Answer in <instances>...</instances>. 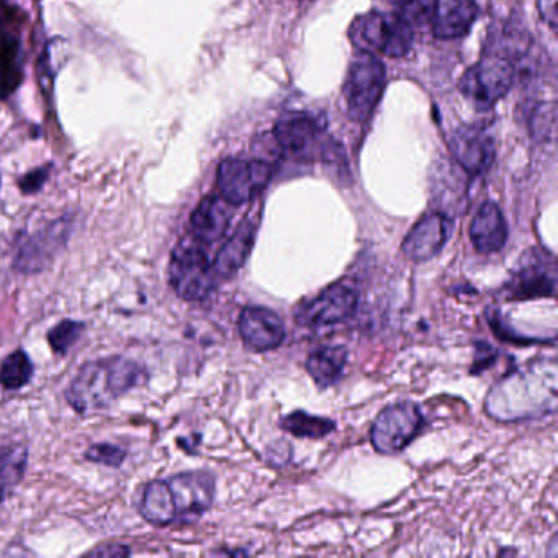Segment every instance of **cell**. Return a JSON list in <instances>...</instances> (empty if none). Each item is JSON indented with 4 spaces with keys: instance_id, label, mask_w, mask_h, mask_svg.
Returning a JSON list of instances; mask_svg holds the SVG:
<instances>
[{
    "instance_id": "cell-1",
    "label": "cell",
    "mask_w": 558,
    "mask_h": 558,
    "mask_svg": "<svg viewBox=\"0 0 558 558\" xmlns=\"http://www.w3.org/2000/svg\"><path fill=\"white\" fill-rule=\"evenodd\" d=\"M143 377L142 365L119 355L87 362L68 387V404L84 416L102 413L132 391Z\"/></svg>"
},
{
    "instance_id": "cell-2",
    "label": "cell",
    "mask_w": 558,
    "mask_h": 558,
    "mask_svg": "<svg viewBox=\"0 0 558 558\" xmlns=\"http://www.w3.org/2000/svg\"><path fill=\"white\" fill-rule=\"evenodd\" d=\"M169 283L181 299L201 302L208 299L217 289V274L214 260L208 257L205 244L192 234L179 241L169 263Z\"/></svg>"
},
{
    "instance_id": "cell-3",
    "label": "cell",
    "mask_w": 558,
    "mask_h": 558,
    "mask_svg": "<svg viewBox=\"0 0 558 558\" xmlns=\"http://www.w3.org/2000/svg\"><path fill=\"white\" fill-rule=\"evenodd\" d=\"M349 38L359 51L401 58L413 48V27L401 15L368 12L359 15L349 28Z\"/></svg>"
},
{
    "instance_id": "cell-4",
    "label": "cell",
    "mask_w": 558,
    "mask_h": 558,
    "mask_svg": "<svg viewBox=\"0 0 558 558\" xmlns=\"http://www.w3.org/2000/svg\"><path fill=\"white\" fill-rule=\"evenodd\" d=\"M274 142L280 151L295 161L336 158V146L326 136L325 125L306 112L280 117L274 129Z\"/></svg>"
},
{
    "instance_id": "cell-5",
    "label": "cell",
    "mask_w": 558,
    "mask_h": 558,
    "mask_svg": "<svg viewBox=\"0 0 558 558\" xmlns=\"http://www.w3.org/2000/svg\"><path fill=\"white\" fill-rule=\"evenodd\" d=\"M387 86V71L377 54L359 51L345 77V107L354 122L364 123L374 116Z\"/></svg>"
},
{
    "instance_id": "cell-6",
    "label": "cell",
    "mask_w": 558,
    "mask_h": 558,
    "mask_svg": "<svg viewBox=\"0 0 558 558\" xmlns=\"http://www.w3.org/2000/svg\"><path fill=\"white\" fill-rule=\"evenodd\" d=\"M515 68L506 54H485L460 77L459 89L478 109H492L511 90Z\"/></svg>"
},
{
    "instance_id": "cell-7",
    "label": "cell",
    "mask_w": 558,
    "mask_h": 558,
    "mask_svg": "<svg viewBox=\"0 0 558 558\" xmlns=\"http://www.w3.org/2000/svg\"><path fill=\"white\" fill-rule=\"evenodd\" d=\"M357 283L351 279H341L326 287L322 293L295 310V319L306 328L338 325L354 316L359 306Z\"/></svg>"
},
{
    "instance_id": "cell-8",
    "label": "cell",
    "mask_w": 558,
    "mask_h": 558,
    "mask_svg": "<svg viewBox=\"0 0 558 558\" xmlns=\"http://www.w3.org/2000/svg\"><path fill=\"white\" fill-rule=\"evenodd\" d=\"M270 179L272 166L263 159H225L218 166V192L233 207L256 198L267 187Z\"/></svg>"
},
{
    "instance_id": "cell-9",
    "label": "cell",
    "mask_w": 558,
    "mask_h": 558,
    "mask_svg": "<svg viewBox=\"0 0 558 558\" xmlns=\"http://www.w3.org/2000/svg\"><path fill=\"white\" fill-rule=\"evenodd\" d=\"M424 426L423 413L411 401L385 408L371 430L372 444L380 453H397L407 449Z\"/></svg>"
},
{
    "instance_id": "cell-10",
    "label": "cell",
    "mask_w": 558,
    "mask_h": 558,
    "mask_svg": "<svg viewBox=\"0 0 558 558\" xmlns=\"http://www.w3.org/2000/svg\"><path fill=\"white\" fill-rule=\"evenodd\" d=\"M557 293V266L547 251L532 250L525 254L511 280L505 286L508 300H534L555 296Z\"/></svg>"
},
{
    "instance_id": "cell-11",
    "label": "cell",
    "mask_w": 558,
    "mask_h": 558,
    "mask_svg": "<svg viewBox=\"0 0 558 558\" xmlns=\"http://www.w3.org/2000/svg\"><path fill=\"white\" fill-rule=\"evenodd\" d=\"M71 231H73V220L64 217L32 236H27L24 243L19 244L14 259L15 269L22 274L41 272L66 246Z\"/></svg>"
},
{
    "instance_id": "cell-12",
    "label": "cell",
    "mask_w": 558,
    "mask_h": 558,
    "mask_svg": "<svg viewBox=\"0 0 558 558\" xmlns=\"http://www.w3.org/2000/svg\"><path fill=\"white\" fill-rule=\"evenodd\" d=\"M449 149L457 165L472 175L485 174L495 161V138L480 125H463L450 136Z\"/></svg>"
},
{
    "instance_id": "cell-13",
    "label": "cell",
    "mask_w": 558,
    "mask_h": 558,
    "mask_svg": "<svg viewBox=\"0 0 558 558\" xmlns=\"http://www.w3.org/2000/svg\"><path fill=\"white\" fill-rule=\"evenodd\" d=\"M178 519L204 514L215 498V478L207 472H182L168 478Z\"/></svg>"
},
{
    "instance_id": "cell-14",
    "label": "cell",
    "mask_w": 558,
    "mask_h": 558,
    "mask_svg": "<svg viewBox=\"0 0 558 558\" xmlns=\"http://www.w3.org/2000/svg\"><path fill=\"white\" fill-rule=\"evenodd\" d=\"M452 227V220L440 211L424 215L404 238L401 251L414 263H426L442 251Z\"/></svg>"
},
{
    "instance_id": "cell-15",
    "label": "cell",
    "mask_w": 558,
    "mask_h": 558,
    "mask_svg": "<svg viewBox=\"0 0 558 558\" xmlns=\"http://www.w3.org/2000/svg\"><path fill=\"white\" fill-rule=\"evenodd\" d=\"M240 335L251 351L266 352L279 348L286 339V325L272 310L247 306L240 315Z\"/></svg>"
},
{
    "instance_id": "cell-16",
    "label": "cell",
    "mask_w": 558,
    "mask_h": 558,
    "mask_svg": "<svg viewBox=\"0 0 558 558\" xmlns=\"http://www.w3.org/2000/svg\"><path fill=\"white\" fill-rule=\"evenodd\" d=\"M233 205L228 204L220 195H210L195 208L191 217L192 236L205 246L217 243L230 228Z\"/></svg>"
},
{
    "instance_id": "cell-17",
    "label": "cell",
    "mask_w": 558,
    "mask_h": 558,
    "mask_svg": "<svg viewBox=\"0 0 558 558\" xmlns=\"http://www.w3.org/2000/svg\"><path fill=\"white\" fill-rule=\"evenodd\" d=\"M470 241L480 254L498 253L508 241V225L501 208L486 202L470 225Z\"/></svg>"
},
{
    "instance_id": "cell-18",
    "label": "cell",
    "mask_w": 558,
    "mask_h": 558,
    "mask_svg": "<svg viewBox=\"0 0 558 558\" xmlns=\"http://www.w3.org/2000/svg\"><path fill=\"white\" fill-rule=\"evenodd\" d=\"M254 241H256V223L253 220H244L215 257L214 270L220 282L240 272L253 251Z\"/></svg>"
},
{
    "instance_id": "cell-19",
    "label": "cell",
    "mask_w": 558,
    "mask_h": 558,
    "mask_svg": "<svg viewBox=\"0 0 558 558\" xmlns=\"http://www.w3.org/2000/svg\"><path fill=\"white\" fill-rule=\"evenodd\" d=\"M475 0H446L437 8L433 19L434 35L440 40L465 37L478 19Z\"/></svg>"
},
{
    "instance_id": "cell-20",
    "label": "cell",
    "mask_w": 558,
    "mask_h": 558,
    "mask_svg": "<svg viewBox=\"0 0 558 558\" xmlns=\"http://www.w3.org/2000/svg\"><path fill=\"white\" fill-rule=\"evenodd\" d=\"M140 514L156 527H165L178 521L168 480H153L145 486L140 499Z\"/></svg>"
},
{
    "instance_id": "cell-21",
    "label": "cell",
    "mask_w": 558,
    "mask_h": 558,
    "mask_svg": "<svg viewBox=\"0 0 558 558\" xmlns=\"http://www.w3.org/2000/svg\"><path fill=\"white\" fill-rule=\"evenodd\" d=\"M348 364V351L342 345L316 349L306 359V371L319 387L328 388L341 378Z\"/></svg>"
},
{
    "instance_id": "cell-22",
    "label": "cell",
    "mask_w": 558,
    "mask_h": 558,
    "mask_svg": "<svg viewBox=\"0 0 558 558\" xmlns=\"http://www.w3.org/2000/svg\"><path fill=\"white\" fill-rule=\"evenodd\" d=\"M22 83L21 44L14 35L0 38V99H8Z\"/></svg>"
},
{
    "instance_id": "cell-23",
    "label": "cell",
    "mask_w": 558,
    "mask_h": 558,
    "mask_svg": "<svg viewBox=\"0 0 558 558\" xmlns=\"http://www.w3.org/2000/svg\"><path fill=\"white\" fill-rule=\"evenodd\" d=\"M280 426L287 433L296 437H310V439H322L335 430L336 424L328 417L315 416L305 411H293L280 421Z\"/></svg>"
},
{
    "instance_id": "cell-24",
    "label": "cell",
    "mask_w": 558,
    "mask_h": 558,
    "mask_svg": "<svg viewBox=\"0 0 558 558\" xmlns=\"http://www.w3.org/2000/svg\"><path fill=\"white\" fill-rule=\"evenodd\" d=\"M28 452L24 446L5 447L0 450V502L21 482L27 465Z\"/></svg>"
},
{
    "instance_id": "cell-25",
    "label": "cell",
    "mask_w": 558,
    "mask_h": 558,
    "mask_svg": "<svg viewBox=\"0 0 558 558\" xmlns=\"http://www.w3.org/2000/svg\"><path fill=\"white\" fill-rule=\"evenodd\" d=\"M34 364L25 351H15L4 359L0 367V384L8 390H21L34 377Z\"/></svg>"
},
{
    "instance_id": "cell-26",
    "label": "cell",
    "mask_w": 558,
    "mask_h": 558,
    "mask_svg": "<svg viewBox=\"0 0 558 558\" xmlns=\"http://www.w3.org/2000/svg\"><path fill=\"white\" fill-rule=\"evenodd\" d=\"M390 4L397 9L398 15L414 27V25L433 24L440 2L439 0H390Z\"/></svg>"
},
{
    "instance_id": "cell-27",
    "label": "cell",
    "mask_w": 558,
    "mask_h": 558,
    "mask_svg": "<svg viewBox=\"0 0 558 558\" xmlns=\"http://www.w3.org/2000/svg\"><path fill=\"white\" fill-rule=\"evenodd\" d=\"M84 326L83 322H74V319H63L60 325L54 326L50 332H48V342H50L51 349L57 354H66L83 336Z\"/></svg>"
},
{
    "instance_id": "cell-28",
    "label": "cell",
    "mask_w": 558,
    "mask_h": 558,
    "mask_svg": "<svg viewBox=\"0 0 558 558\" xmlns=\"http://www.w3.org/2000/svg\"><path fill=\"white\" fill-rule=\"evenodd\" d=\"M86 459L89 462L102 463V465L119 469L125 462L126 452L120 449L119 446H113V444H96V446H90L87 449Z\"/></svg>"
},
{
    "instance_id": "cell-29",
    "label": "cell",
    "mask_w": 558,
    "mask_h": 558,
    "mask_svg": "<svg viewBox=\"0 0 558 558\" xmlns=\"http://www.w3.org/2000/svg\"><path fill=\"white\" fill-rule=\"evenodd\" d=\"M532 133L535 138L545 140L554 135L555 109L550 106H541L532 116Z\"/></svg>"
},
{
    "instance_id": "cell-30",
    "label": "cell",
    "mask_w": 558,
    "mask_h": 558,
    "mask_svg": "<svg viewBox=\"0 0 558 558\" xmlns=\"http://www.w3.org/2000/svg\"><path fill=\"white\" fill-rule=\"evenodd\" d=\"M48 178H50V168H38L25 174L19 182V187L24 194H37L47 184Z\"/></svg>"
},
{
    "instance_id": "cell-31",
    "label": "cell",
    "mask_w": 558,
    "mask_h": 558,
    "mask_svg": "<svg viewBox=\"0 0 558 558\" xmlns=\"http://www.w3.org/2000/svg\"><path fill=\"white\" fill-rule=\"evenodd\" d=\"M496 349L489 345L488 342H478L476 344L475 365H473L472 372H483L488 368L489 365L495 364L496 361Z\"/></svg>"
},
{
    "instance_id": "cell-32",
    "label": "cell",
    "mask_w": 558,
    "mask_h": 558,
    "mask_svg": "<svg viewBox=\"0 0 558 558\" xmlns=\"http://www.w3.org/2000/svg\"><path fill=\"white\" fill-rule=\"evenodd\" d=\"M557 0H538V11H541L542 19L550 25L551 31L557 27Z\"/></svg>"
},
{
    "instance_id": "cell-33",
    "label": "cell",
    "mask_w": 558,
    "mask_h": 558,
    "mask_svg": "<svg viewBox=\"0 0 558 558\" xmlns=\"http://www.w3.org/2000/svg\"><path fill=\"white\" fill-rule=\"evenodd\" d=\"M93 555H129L130 550L129 548H122L117 547L116 550H110V548H106V550H102V548H97V550L90 551Z\"/></svg>"
},
{
    "instance_id": "cell-34",
    "label": "cell",
    "mask_w": 558,
    "mask_h": 558,
    "mask_svg": "<svg viewBox=\"0 0 558 558\" xmlns=\"http://www.w3.org/2000/svg\"><path fill=\"white\" fill-rule=\"evenodd\" d=\"M5 22V11L4 8H0V28L4 25Z\"/></svg>"
}]
</instances>
